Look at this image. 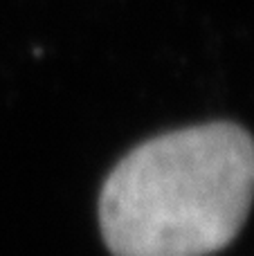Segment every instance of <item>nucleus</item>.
<instances>
[{
  "instance_id": "obj_1",
  "label": "nucleus",
  "mask_w": 254,
  "mask_h": 256,
  "mask_svg": "<svg viewBox=\"0 0 254 256\" xmlns=\"http://www.w3.org/2000/svg\"><path fill=\"white\" fill-rule=\"evenodd\" d=\"M252 200V135L212 122L130 150L104 182L99 222L112 256H210L238 236Z\"/></svg>"
}]
</instances>
